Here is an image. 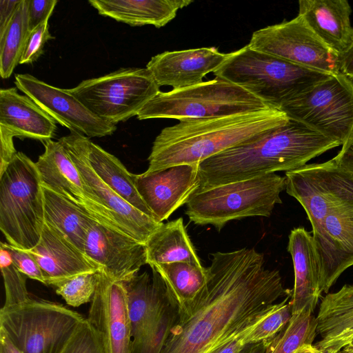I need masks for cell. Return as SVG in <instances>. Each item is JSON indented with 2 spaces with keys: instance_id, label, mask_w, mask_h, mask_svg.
Returning a JSON list of instances; mask_svg holds the SVG:
<instances>
[{
  "instance_id": "1",
  "label": "cell",
  "mask_w": 353,
  "mask_h": 353,
  "mask_svg": "<svg viewBox=\"0 0 353 353\" xmlns=\"http://www.w3.org/2000/svg\"><path fill=\"white\" fill-rule=\"evenodd\" d=\"M207 281L195 299L179 307L161 353H208L264 319L281 297L292 296L263 254L241 248L212 254Z\"/></svg>"
},
{
  "instance_id": "2",
  "label": "cell",
  "mask_w": 353,
  "mask_h": 353,
  "mask_svg": "<svg viewBox=\"0 0 353 353\" xmlns=\"http://www.w3.org/2000/svg\"><path fill=\"white\" fill-rule=\"evenodd\" d=\"M339 145L338 141L289 119L283 125L201 162L198 189L292 170Z\"/></svg>"
},
{
  "instance_id": "3",
  "label": "cell",
  "mask_w": 353,
  "mask_h": 353,
  "mask_svg": "<svg viewBox=\"0 0 353 353\" xmlns=\"http://www.w3.org/2000/svg\"><path fill=\"white\" fill-rule=\"evenodd\" d=\"M276 109L208 119H187L163 128L154 139L144 174L181 164H200L228 149L285 124Z\"/></svg>"
},
{
  "instance_id": "4",
  "label": "cell",
  "mask_w": 353,
  "mask_h": 353,
  "mask_svg": "<svg viewBox=\"0 0 353 353\" xmlns=\"http://www.w3.org/2000/svg\"><path fill=\"white\" fill-rule=\"evenodd\" d=\"M213 73L281 112L300 94L332 75L253 50L248 45L229 53L226 61Z\"/></svg>"
},
{
  "instance_id": "5",
  "label": "cell",
  "mask_w": 353,
  "mask_h": 353,
  "mask_svg": "<svg viewBox=\"0 0 353 353\" xmlns=\"http://www.w3.org/2000/svg\"><path fill=\"white\" fill-rule=\"evenodd\" d=\"M286 179L275 173L197 189L186 203L185 214L196 225H212L218 230L229 221L250 216L269 217Z\"/></svg>"
},
{
  "instance_id": "6",
  "label": "cell",
  "mask_w": 353,
  "mask_h": 353,
  "mask_svg": "<svg viewBox=\"0 0 353 353\" xmlns=\"http://www.w3.org/2000/svg\"><path fill=\"white\" fill-rule=\"evenodd\" d=\"M44 199L36 163L17 152L0 174V230L7 243L24 250L39 243Z\"/></svg>"
},
{
  "instance_id": "7",
  "label": "cell",
  "mask_w": 353,
  "mask_h": 353,
  "mask_svg": "<svg viewBox=\"0 0 353 353\" xmlns=\"http://www.w3.org/2000/svg\"><path fill=\"white\" fill-rule=\"evenodd\" d=\"M272 109L243 88L216 77L198 85L159 92L139 111V120L208 119ZM274 109V108H273Z\"/></svg>"
},
{
  "instance_id": "8",
  "label": "cell",
  "mask_w": 353,
  "mask_h": 353,
  "mask_svg": "<svg viewBox=\"0 0 353 353\" xmlns=\"http://www.w3.org/2000/svg\"><path fill=\"white\" fill-rule=\"evenodd\" d=\"M85 318L65 305L30 297L0 310V330L23 353H58Z\"/></svg>"
},
{
  "instance_id": "9",
  "label": "cell",
  "mask_w": 353,
  "mask_h": 353,
  "mask_svg": "<svg viewBox=\"0 0 353 353\" xmlns=\"http://www.w3.org/2000/svg\"><path fill=\"white\" fill-rule=\"evenodd\" d=\"M159 88L146 68H124L68 90L97 117L117 125L137 116Z\"/></svg>"
},
{
  "instance_id": "10",
  "label": "cell",
  "mask_w": 353,
  "mask_h": 353,
  "mask_svg": "<svg viewBox=\"0 0 353 353\" xmlns=\"http://www.w3.org/2000/svg\"><path fill=\"white\" fill-rule=\"evenodd\" d=\"M281 112L343 145L353 132V82L341 73L332 74L300 94Z\"/></svg>"
},
{
  "instance_id": "11",
  "label": "cell",
  "mask_w": 353,
  "mask_h": 353,
  "mask_svg": "<svg viewBox=\"0 0 353 353\" xmlns=\"http://www.w3.org/2000/svg\"><path fill=\"white\" fill-rule=\"evenodd\" d=\"M59 141L66 149L80 173L85 196L89 204L88 213L92 217L145 244L150 235L163 223L157 222L134 208L97 175L88 163L74 134L70 133Z\"/></svg>"
},
{
  "instance_id": "12",
  "label": "cell",
  "mask_w": 353,
  "mask_h": 353,
  "mask_svg": "<svg viewBox=\"0 0 353 353\" xmlns=\"http://www.w3.org/2000/svg\"><path fill=\"white\" fill-rule=\"evenodd\" d=\"M294 64L329 74L340 73L339 54L327 47L299 15L253 32L248 44Z\"/></svg>"
},
{
  "instance_id": "13",
  "label": "cell",
  "mask_w": 353,
  "mask_h": 353,
  "mask_svg": "<svg viewBox=\"0 0 353 353\" xmlns=\"http://www.w3.org/2000/svg\"><path fill=\"white\" fill-rule=\"evenodd\" d=\"M285 191L304 208L312 230L335 208L353 202V180L332 159L285 172Z\"/></svg>"
},
{
  "instance_id": "14",
  "label": "cell",
  "mask_w": 353,
  "mask_h": 353,
  "mask_svg": "<svg viewBox=\"0 0 353 353\" xmlns=\"http://www.w3.org/2000/svg\"><path fill=\"white\" fill-rule=\"evenodd\" d=\"M14 79L18 89L70 133L90 139L111 135L116 131V125L91 112L68 89L52 86L30 74H15Z\"/></svg>"
},
{
  "instance_id": "15",
  "label": "cell",
  "mask_w": 353,
  "mask_h": 353,
  "mask_svg": "<svg viewBox=\"0 0 353 353\" xmlns=\"http://www.w3.org/2000/svg\"><path fill=\"white\" fill-rule=\"evenodd\" d=\"M87 319L99 334L105 353H131L132 325L121 281L99 271L97 287Z\"/></svg>"
},
{
  "instance_id": "16",
  "label": "cell",
  "mask_w": 353,
  "mask_h": 353,
  "mask_svg": "<svg viewBox=\"0 0 353 353\" xmlns=\"http://www.w3.org/2000/svg\"><path fill=\"white\" fill-rule=\"evenodd\" d=\"M320 290L327 293L339 276L353 265V202L332 210L312 230Z\"/></svg>"
},
{
  "instance_id": "17",
  "label": "cell",
  "mask_w": 353,
  "mask_h": 353,
  "mask_svg": "<svg viewBox=\"0 0 353 353\" xmlns=\"http://www.w3.org/2000/svg\"><path fill=\"white\" fill-rule=\"evenodd\" d=\"M84 253L117 281L128 279L148 264L145 244L95 219L87 232Z\"/></svg>"
},
{
  "instance_id": "18",
  "label": "cell",
  "mask_w": 353,
  "mask_h": 353,
  "mask_svg": "<svg viewBox=\"0 0 353 353\" xmlns=\"http://www.w3.org/2000/svg\"><path fill=\"white\" fill-rule=\"evenodd\" d=\"M199 164H181L150 174H134V184L154 219L163 223L186 204L200 185Z\"/></svg>"
},
{
  "instance_id": "19",
  "label": "cell",
  "mask_w": 353,
  "mask_h": 353,
  "mask_svg": "<svg viewBox=\"0 0 353 353\" xmlns=\"http://www.w3.org/2000/svg\"><path fill=\"white\" fill-rule=\"evenodd\" d=\"M228 57L229 53L214 47L166 51L152 57L146 68L159 87L180 90L201 83L203 77L217 70Z\"/></svg>"
},
{
  "instance_id": "20",
  "label": "cell",
  "mask_w": 353,
  "mask_h": 353,
  "mask_svg": "<svg viewBox=\"0 0 353 353\" xmlns=\"http://www.w3.org/2000/svg\"><path fill=\"white\" fill-rule=\"evenodd\" d=\"M26 251L40 266L46 285L55 287L74 276L100 271L83 252L46 223L37 245Z\"/></svg>"
},
{
  "instance_id": "21",
  "label": "cell",
  "mask_w": 353,
  "mask_h": 353,
  "mask_svg": "<svg viewBox=\"0 0 353 353\" xmlns=\"http://www.w3.org/2000/svg\"><path fill=\"white\" fill-rule=\"evenodd\" d=\"M352 8L346 0H300L299 14L314 33L341 54L353 43Z\"/></svg>"
},
{
  "instance_id": "22",
  "label": "cell",
  "mask_w": 353,
  "mask_h": 353,
  "mask_svg": "<svg viewBox=\"0 0 353 353\" xmlns=\"http://www.w3.org/2000/svg\"><path fill=\"white\" fill-rule=\"evenodd\" d=\"M288 250L292 256L294 272V285L290 301L292 315L305 309L314 312L321 292L312 235L303 228L292 230Z\"/></svg>"
},
{
  "instance_id": "23",
  "label": "cell",
  "mask_w": 353,
  "mask_h": 353,
  "mask_svg": "<svg viewBox=\"0 0 353 353\" xmlns=\"http://www.w3.org/2000/svg\"><path fill=\"white\" fill-rule=\"evenodd\" d=\"M316 332L321 339L314 347L323 353H333L353 346V285L327 294L317 316Z\"/></svg>"
},
{
  "instance_id": "24",
  "label": "cell",
  "mask_w": 353,
  "mask_h": 353,
  "mask_svg": "<svg viewBox=\"0 0 353 353\" xmlns=\"http://www.w3.org/2000/svg\"><path fill=\"white\" fill-rule=\"evenodd\" d=\"M0 126L14 137L41 142L52 139L57 130L55 120L15 88L0 90Z\"/></svg>"
},
{
  "instance_id": "25",
  "label": "cell",
  "mask_w": 353,
  "mask_h": 353,
  "mask_svg": "<svg viewBox=\"0 0 353 353\" xmlns=\"http://www.w3.org/2000/svg\"><path fill=\"white\" fill-rule=\"evenodd\" d=\"M152 269L136 274L121 281L126 292L132 340L139 338L157 319L164 307L170 292L159 273Z\"/></svg>"
},
{
  "instance_id": "26",
  "label": "cell",
  "mask_w": 353,
  "mask_h": 353,
  "mask_svg": "<svg viewBox=\"0 0 353 353\" xmlns=\"http://www.w3.org/2000/svg\"><path fill=\"white\" fill-rule=\"evenodd\" d=\"M45 150L35 162L41 184L78 205L88 213L82 179L63 145L58 140L42 142Z\"/></svg>"
},
{
  "instance_id": "27",
  "label": "cell",
  "mask_w": 353,
  "mask_h": 353,
  "mask_svg": "<svg viewBox=\"0 0 353 353\" xmlns=\"http://www.w3.org/2000/svg\"><path fill=\"white\" fill-rule=\"evenodd\" d=\"M192 0H90L101 15L131 26L152 25L161 28L172 21L179 10Z\"/></svg>"
},
{
  "instance_id": "28",
  "label": "cell",
  "mask_w": 353,
  "mask_h": 353,
  "mask_svg": "<svg viewBox=\"0 0 353 353\" xmlns=\"http://www.w3.org/2000/svg\"><path fill=\"white\" fill-rule=\"evenodd\" d=\"M74 135L88 163L97 175L123 199L154 219L151 211L137 192L134 184V174L130 172L116 157L94 143L88 137L77 134Z\"/></svg>"
},
{
  "instance_id": "29",
  "label": "cell",
  "mask_w": 353,
  "mask_h": 353,
  "mask_svg": "<svg viewBox=\"0 0 353 353\" xmlns=\"http://www.w3.org/2000/svg\"><path fill=\"white\" fill-rule=\"evenodd\" d=\"M151 268L174 262L202 265L188 235L181 217L162 223L145 243Z\"/></svg>"
},
{
  "instance_id": "30",
  "label": "cell",
  "mask_w": 353,
  "mask_h": 353,
  "mask_svg": "<svg viewBox=\"0 0 353 353\" xmlns=\"http://www.w3.org/2000/svg\"><path fill=\"white\" fill-rule=\"evenodd\" d=\"M41 185L45 223L59 232L84 253L87 232L94 219L78 205L49 188Z\"/></svg>"
},
{
  "instance_id": "31",
  "label": "cell",
  "mask_w": 353,
  "mask_h": 353,
  "mask_svg": "<svg viewBox=\"0 0 353 353\" xmlns=\"http://www.w3.org/2000/svg\"><path fill=\"white\" fill-rule=\"evenodd\" d=\"M169 292L179 307L191 303L205 285L208 270L202 265L174 262L156 265Z\"/></svg>"
},
{
  "instance_id": "32",
  "label": "cell",
  "mask_w": 353,
  "mask_h": 353,
  "mask_svg": "<svg viewBox=\"0 0 353 353\" xmlns=\"http://www.w3.org/2000/svg\"><path fill=\"white\" fill-rule=\"evenodd\" d=\"M30 34L27 2L21 0L10 21L0 33V74L8 79L21 59Z\"/></svg>"
},
{
  "instance_id": "33",
  "label": "cell",
  "mask_w": 353,
  "mask_h": 353,
  "mask_svg": "<svg viewBox=\"0 0 353 353\" xmlns=\"http://www.w3.org/2000/svg\"><path fill=\"white\" fill-rule=\"evenodd\" d=\"M316 327V318L308 309L292 315L288 325L270 341L265 353H296L303 347L313 345Z\"/></svg>"
},
{
  "instance_id": "34",
  "label": "cell",
  "mask_w": 353,
  "mask_h": 353,
  "mask_svg": "<svg viewBox=\"0 0 353 353\" xmlns=\"http://www.w3.org/2000/svg\"><path fill=\"white\" fill-rule=\"evenodd\" d=\"M179 312L177 303L170 296L157 319L138 339L132 340L131 353H161Z\"/></svg>"
},
{
  "instance_id": "35",
  "label": "cell",
  "mask_w": 353,
  "mask_h": 353,
  "mask_svg": "<svg viewBox=\"0 0 353 353\" xmlns=\"http://www.w3.org/2000/svg\"><path fill=\"white\" fill-rule=\"evenodd\" d=\"M98 272L83 273L70 278L56 285L55 292L74 307L91 303L97 287Z\"/></svg>"
},
{
  "instance_id": "36",
  "label": "cell",
  "mask_w": 353,
  "mask_h": 353,
  "mask_svg": "<svg viewBox=\"0 0 353 353\" xmlns=\"http://www.w3.org/2000/svg\"><path fill=\"white\" fill-rule=\"evenodd\" d=\"M291 296L284 298L277 307L257 323L246 334V343H252L274 338L289 323L292 317Z\"/></svg>"
},
{
  "instance_id": "37",
  "label": "cell",
  "mask_w": 353,
  "mask_h": 353,
  "mask_svg": "<svg viewBox=\"0 0 353 353\" xmlns=\"http://www.w3.org/2000/svg\"><path fill=\"white\" fill-rule=\"evenodd\" d=\"M58 353H105L99 334L85 318Z\"/></svg>"
},
{
  "instance_id": "38",
  "label": "cell",
  "mask_w": 353,
  "mask_h": 353,
  "mask_svg": "<svg viewBox=\"0 0 353 353\" xmlns=\"http://www.w3.org/2000/svg\"><path fill=\"white\" fill-rule=\"evenodd\" d=\"M0 268L5 289L3 305L20 304L27 301L30 297L26 287L27 276L13 264Z\"/></svg>"
},
{
  "instance_id": "39",
  "label": "cell",
  "mask_w": 353,
  "mask_h": 353,
  "mask_svg": "<svg viewBox=\"0 0 353 353\" xmlns=\"http://www.w3.org/2000/svg\"><path fill=\"white\" fill-rule=\"evenodd\" d=\"M48 21H45L30 32L20 64H29L36 61L43 54L46 42L54 39L49 31Z\"/></svg>"
},
{
  "instance_id": "40",
  "label": "cell",
  "mask_w": 353,
  "mask_h": 353,
  "mask_svg": "<svg viewBox=\"0 0 353 353\" xmlns=\"http://www.w3.org/2000/svg\"><path fill=\"white\" fill-rule=\"evenodd\" d=\"M0 245L4 247L10 253L12 264L20 272L31 279L38 281L46 285L40 266L26 250L17 248L6 242H1Z\"/></svg>"
},
{
  "instance_id": "41",
  "label": "cell",
  "mask_w": 353,
  "mask_h": 353,
  "mask_svg": "<svg viewBox=\"0 0 353 353\" xmlns=\"http://www.w3.org/2000/svg\"><path fill=\"white\" fill-rule=\"evenodd\" d=\"M28 23L30 32L49 21L57 3V0H26Z\"/></svg>"
},
{
  "instance_id": "42",
  "label": "cell",
  "mask_w": 353,
  "mask_h": 353,
  "mask_svg": "<svg viewBox=\"0 0 353 353\" xmlns=\"http://www.w3.org/2000/svg\"><path fill=\"white\" fill-rule=\"evenodd\" d=\"M332 159L337 167L353 180V132Z\"/></svg>"
},
{
  "instance_id": "43",
  "label": "cell",
  "mask_w": 353,
  "mask_h": 353,
  "mask_svg": "<svg viewBox=\"0 0 353 353\" xmlns=\"http://www.w3.org/2000/svg\"><path fill=\"white\" fill-rule=\"evenodd\" d=\"M13 137L14 136L10 132L0 126V174L3 172L17 152L14 147Z\"/></svg>"
},
{
  "instance_id": "44",
  "label": "cell",
  "mask_w": 353,
  "mask_h": 353,
  "mask_svg": "<svg viewBox=\"0 0 353 353\" xmlns=\"http://www.w3.org/2000/svg\"><path fill=\"white\" fill-rule=\"evenodd\" d=\"M255 325L228 339L208 353H239L247 344L245 341L247 333Z\"/></svg>"
},
{
  "instance_id": "45",
  "label": "cell",
  "mask_w": 353,
  "mask_h": 353,
  "mask_svg": "<svg viewBox=\"0 0 353 353\" xmlns=\"http://www.w3.org/2000/svg\"><path fill=\"white\" fill-rule=\"evenodd\" d=\"M21 0L0 1V33L6 28Z\"/></svg>"
},
{
  "instance_id": "46",
  "label": "cell",
  "mask_w": 353,
  "mask_h": 353,
  "mask_svg": "<svg viewBox=\"0 0 353 353\" xmlns=\"http://www.w3.org/2000/svg\"><path fill=\"white\" fill-rule=\"evenodd\" d=\"M339 72L353 82V43L339 55Z\"/></svg>"
},
{
  "instance_id": "47",
  "label": "cell",
  "mask_w": 353,
  "mask_h": 353,
  "mask_svg": "<svg viewBox=\"0 0 353 353\" xmlns=\"http://www.w3.org/2000/svg\"><path fill=\"white\" fill-rule=\"evenodd\" d=\"M0 353H23L8 338L4 332L0 330Z\"/></svg>"
},
{
  "instance_id": "48",
  "label": "cell",
  "mask_w": 353,
  "mask_h": 353,
  "mask_svg": "<svg viewBox=\"0 0 353 353\" xmlns=\"http://www.w3.org/2000/svg\"><path fill=\"white\" fill-rule=\"evenodd\" d=\"M273 339L263 340L257 343H248L239 353H265L268 345Z\"/></svg>"
},
{
  "instance_id": "49",
  "label": "cell",
  "mask_w": 353,
  "mask_h": 353,
  "mask_svg": "<svg viewBox=\"0 0 353 353\" xmlns=\"http://www.w3.org/2000/svg\"><path fill=\"white\" fill-rule=\"evenodd\" d=\"M316 350L317 349L314 345H312L301 347L296 353H315Z\"/></svg>"
},
{
  "instance_id": "50",
  "label": "cell",
  "mask_w": 353,
  "mask_h": 353,
  "mask_svg": "<svg viewBox=\"0 0 353 353\" xmlns=\"http://www.w3.org/2000/svg\"><path fill=\"white\" fill-rule=\"evenodd\" d=\"M333 353H353V346H346Z\"/></svg>"
},
{
  "instance_id": "51",
  "label": "cell",
  "mask_w": 353,
  "mask_h": 353,
  "mask_svg": "<svg viewBox=\"0 0 353 353\" xmlns=\"http://www.w3.org/2000/svg\"><path fill=\"white\" fill-rule=\"evenodd\" d=\"M316 349H317V348H316ZM315 353H323V352H321L320 350H319L317 349V350H316V352Z\"/></svg>"
}]
</instances>
